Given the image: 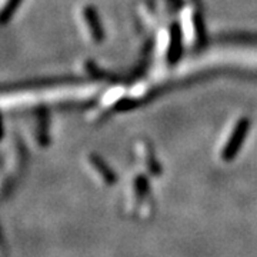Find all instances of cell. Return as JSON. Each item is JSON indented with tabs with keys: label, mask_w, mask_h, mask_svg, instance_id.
<instances>
[{
	"label": "cell",
	"mask_w": 257,
	"mask_h": 257,
	"mask_svg": "<svg viewBox=\"0 0 257 257\" xmlns=\"http://www.w3.org/2000/svg\"><path fill=\"white\" fill-rule=\"evenodd\" d=\"M124 210L130 216L146 220L153 216L155 210V200L150 190V183L146 173L135 175L127 183L126 189V200H124Z\"/></svg>",
	"instance_id": "6da1fadb"
},
{
	"label": "cell",
	"mask_w": 257,
	"mask_h": 257,
	"mask_svg": "<svg viewBox=\"0 0 257 257\" xmlns=\"http://www.w3.org/2000/svg\"><path fill=\"white\" fill-rule=\"evenodd\" d=\"M248 128H250V120L247 117H241L233 127L229 138L226 140L224 146L220 150V159L223 162H231L237 156L239 150L243 146V142L247 136Z\"/></svg>",
	"instance_id": "7a4b0ae2"
},
{
	"label": "cell",
	"mask_w": 257,
	"mask_h": 257,
	"mask_svg": "<svg viewBox=\"0 0 257 257\" xmlns=\"http://www.w3.org/2000/svg\"><path fill=\"white\" fill-rule=\"evenodd\" d=\"M87 163H89V167H90L94 177L99 180V183L103 184V186H113L116 183V180H117L116 173L111 170L110 166L107 165L99 155L92 153L87 157Z\"/></svg>",
	"instance_id": "3957f363"
},
{
	"label": "cell",
	"mask_w": 257,
	"mask_h": 257,
	"mask_svg": "<svg viewBox=\"0 0 257 257\" xmlns=\"http://www.w3.org/2000/svg\"><path fill=\"white\" fill-rule=\"evenodd\" d=\"M138 153L139 159H140L142 165L146 170V175L153 176V177L162 175V166L159 163L157 157L155 156L153 147L146 142H140L138 145Z\"/></svg>",
	"instance_id": "277c9868"
},
{
	"label": "cell",
	"mask_w": 257,
	"mask_h": 257,
	"mask_svg": "<svg viewBox=\"0 0 257 257\" xmlns=\"http://www.w3.org/2000/svg\"><path fill=\"white\" fill-rule=\"evenodd\" d=\"M82 16L83 20H84V25L87 26V32L93 39V42L100 43L101 40L104 39V30H103V25H101L97 10L94 9L93 6H84L82 10Z\"/></svg>",
	"instance_id": "5b68a950"
},
{
	"label": "cell",
	"mask_w": 257,
	"mask_h": 257,
	"mask_svg": "<svg viewBox=\"0 0 257 257\" xmlns=\"http://www.w3.org/2000/svg\"><path fill=\"white\" fill-rule=\"evenodd\" d=\"M182 55V32L179 25L173 23L170 26V43L167 47V60L169 63H175Z\"/></svg>",
	"instance_id": "8992f818"
},
{
	"label": "cell",
	"mask_w": 257,
	"mask_h": 257,
	"mask_svg": "<svg viewBox=\"0 0 257 257\" xmlns=\"http://www.w3.org/2000/svg\"><path fill=\"white\" fill-rule=\"evenodd\" d=\"M23 0H5V3L0 8V25L9 23L10 19L16 13V10L20 8Z\"/></svg>",
	"instance_id": "52a82bcc"
}]
</instances>
